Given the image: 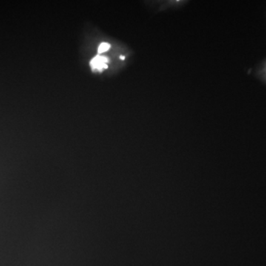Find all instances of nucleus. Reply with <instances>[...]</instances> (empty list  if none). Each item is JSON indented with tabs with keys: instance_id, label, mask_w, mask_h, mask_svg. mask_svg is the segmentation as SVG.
<instances>
[{
	"instance_id": "nucleus-1",
	"label": "nucleus",
	"mask_w": 266,
	"mask_h": 266,
	"mask_svg": "<svg viewBox=\"0 0 266 266\" xmlns=\"http://www.w3.org/2000/svg\"><path fill=\"white\" fill-rule=\"evenodd\" d=\"M109 59L105 56H97L90 61V65L93 71L102 72L107 68Z\"/></svg>"
},
{
	"instance_id": "nucleus-2",
	"label": "nucleus",
	"mask_w": 266,
	"mask_h": 266,
	"mask_svg": "<svg viewBox=\"0 0 266 266\" xmlns=\"http://www.w3.org/2000/svg\"><path fill=\"white\" fill-rule=\"evenodd\" d=\"M110 48V44L108 43H101L100 44L99 47H98V53H105V52L108 51Z\"/></svg>"
}]
</instances>
